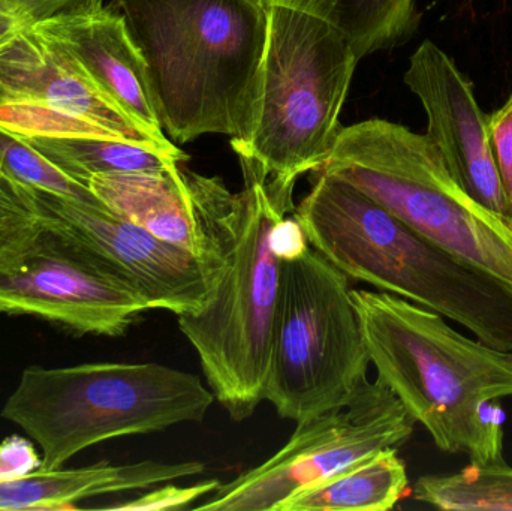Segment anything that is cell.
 <instances>
[{
  "label": "cell",
  "instance_id": "25",
  "mask_svg": "<svg viewBox=\"0 0 512 511\" xmlns=\"http://www.w3.org/2000/svg\"><path fill=\"white\" fill-rule=\"evenodd\" d=\"M42 455L33 441L11 435L0 441V482L23 479L41 470Z\"/></svg>",
  "mask_w": 512,
  "mask_h": 511
},
{
  "label": "cell",
  "instance_id": "18",
  "mask_svg": "<svg viewBox=\"0 0 512 511\" xmlns=\"http://www.w3.org/2000/svg\"><path fill=\"white\" fill-rule=\"evenodd\" d=\"M63 173L87 185L99 174L161 171L188 161L179 147L96 137L24 138Z\"/></svg>",
  "mask_w": 512,
  "mask_h": 511
},
{
  "label": "cell",
  "instance_id": "1",
  "mask_svg": "<svg viewBox=\"0 0 512 511\" xmlns=\"http://www.w3.org/2000/svg\"><path fill=\"white\" fill-rule=\"evenodd\" d=\"M378 378L439 450L471 462L504 461L512 351L471 339L432 309L385 291L352 290Z\"/></svg>",
  "mask_w": 512,
  "mask_h": 511
},
{
  "label": "cell",
  "instance_id": "2",
  "mask_svg": "<svg viewBox=\"0 0 512 511\" xmlns=\"http://www.w3.org/2000/svg\"><path fill=\"white\" fill-rule=\"evenodd\" d=\"M146 60L165 134L243 138L267 32L264 0H111Z\"/></svg>",
  "mask_w": 512,
  "mask_h": 511
},
{
  "label": "cell",
  "instance_id": "11",
  "mask_svg": "<svg viewBox=\"0 0 512 511\" xmlns=\"http://www.w3.org/2000/svg\"><path fill=\"white\" fill-rule=\"evenodd\" d=\"M12 186L41 221L71 237L99 266L137 293L150 311H167L179 318L198 314L212 299L224 260H203L164 242L101 200L77 201Z\"/></svg>",
  "mask_w": 512,
  "mask_h": 511
},
{
  "label": "cell",
  "instance_id": "19",
  "mask_svg": "<svg viewBox=\"0 0 512 511\" xmlns=\"http://www.w3.org/2000/svg\"><path fill=\"white\" fill-rule=\"evenodd\" d=\"M414 498L444 511H512V468L504 459L423 476L415 483Z\"/></svg>",
  "mask_w": 512,
  "mask_h": 511
},
{
  "label": "cell",
  "instance_id": "5",
  "mask_svg": "<svg viewBox=\"0 0 512 511\" xmlns=\"http://www.w3.org/2000/svg\"><path fill=\"white\" fill-rule=\"evenodd\" d=\"M243 188L231 192L216 177L212 218L224 269L203 311L179 317L215 399L234 422L254 416L264 401L282 264L271 230L289 215L273 203L265 177L240 162Z\"/></svg>",
  "mask_w": 512,
  "mask_h": 511
},
{
  "label": "cell",
  "instance_id": "17",
  "mask_svg": "<svg viewBox=\"0 0 512 511\" xmlns=\"http://www.w3.org/2000/svg\"><path fill=\"white\" fill-rule=\"evenodd\" d=\"M409 491L405 462L397 449H385L295 492L276 511H388Z\"/></svg>",
  "mask_w": 512,
  "mask_h": 511
},
{
  "label": "cell",
  "instance_id": "4",
  "mask_svg": "<svg viewBox=\"0 0 512 511\" xmlns=\"http://www.w3.org/2000/svg\"><path fill=\"white\" fill-rule=\"evenodd\" d=\"M292 216L307 242L349 279L444 315L512 351V290L400 221L337 177L316 171Z\"/></svg>",
  "mask_w": 512,
  "mask_h": 511
},
{
  "label": "cell",
  "instance_id": "7",
  "mask_svg": "<svg viewBox=\"0 0 512 511\" xmlns=\"http://www.w3.org/2000/svg\"><path fill=\"white\" fill-rule=\"evenodd\" d=\"M318 171L512 290V222L466 192L427 134L384 119L340 126Z\"/></svg>",
  "mask_w": 512,
  "mask_h": 511
},
{
  "label": "cell",
  "instance_id": "20",
  "mask_svg": "<svg viewBox=\"0 0 512 511\" xmlns=\"http://www.w3.org/2000/svg\"><path fill=\"white\" fill-rule=\"evenodd\" d=\"M337 14L360 60L409 41L421 18L417 0H345Z\"/></svg>",
  "mask_w": 512,
  "mask_h": 511
},
{
  "label": "cell",
  "instance_id": "14",
  "mask_svg": "<svg viewBox=\"0 0 512 511\" xmlns=\"http://www.w3.org/2000/svg\"><path fill=\"white\" fill-rule=\"evenodd\" d=\"M215 177L182 164L161 171L99 174L90 191L117 215L207 261L224 260L212 219Z\"/></svg>",
  "mask_w": 512,
  "mask_h": 511
},
{
  "label": "cell",
  "instance_id": "26",
  "mask_svg": "<svg viewBox=\"0 0 512 511\" xmlns=\"http://www.w3.org/2000/svg\"><path fill=\"white\" fill-rule=\"evenodd\" d=\"M271 248L280 261L295 260L310 248L306 234L294 216L276 222L271 230Z\"/></svg>",
  "mask_w": 512,
  "mask_h": 511
},
{
  "label": "cell",
  "instance_id": "9",
  "mask_svg": "<svg viewBox=\"0 0 512 511\" xmlns=\"http://www.w3.org/2000/svg\"><path fill=\"white\" fill-rule=\"evenodd\" d=\"M415 425L382 383L367 381L351 404L297 423L288 443L258 467L221 483L204 503L207 511H276L295 492L385 449L405 446Z\"/></svg>",
  "mask_w": 512,
  "mask_h": 511
},
{
  "label": "cell",
  "instance_id": "28",
  "mask_svg": "<svg viewBox=\"0 0 512 511\" xmlns=\"http://www.w3.org/2000/svg\"><path fill=\"white\" fill-rule=\"evenodd\" d=\"M32 26V20L15 3L0 0V57Z\"/></svg>",
  "mask_w": 512,
  "mask_h": 511
},
{
  "label": "cell",
  "instance_id": "13",
  "mask_svg": "<svg viewBox=\"0 0 512 511\" xmlns=\"http://www.w3.org/2000/svg\"><path fill=\"white\" fill-rule=\"evenodd\" d=\"M427 116V137L435 143L463 188L481 206L512 222V204L502 185L474 84L435 42L424 41L403 77Z\"/></svg>",
  "mask_w": 512,
  "mask_h": 511
},
{
  "label": "cell",
  "instance_id": "8",
  "mask_svg": "<svg viewBox=\"0 0 512 511\" xmlns=\"http://www.w3.org/2000/svg\"><path fill=\"white\" fill-rule=\"evenodd\" d=\"M280 264L264 401L300 423L351 404L372 362L348 276L312 246Z\"/></svg>",
  "mask_w": 512,
  "mask_h": 511
},
{
  "label": "cell",
  "instance_id": "16",
  "mask_svg": "<svg viewBox=\"0 0 512 511\" xmlns=\"http://www.w3.org/2000/svg\"><path fill=\"white\" fill-rule=\"evenodd\" d=\"M203 462L143 461L90 465L72 470L36 471L23 479L0 482V510H75V503L102 495L149 491L156 486L201 476Z\"/></svg>",
  "mask_w": 512,
  "mask_h": 511
},
{
  "label": "cell",
  "instance_id": "21",
  "mask_svg": "<svg viewBox=\"0 0 512 511\" xmlns=\"http://www.w3.org/2000/svg\"><path fill=\"white\" fill-rule=\"evenodd\" d=\"M0 177L26 188L77 201L99 200L89 186L63 173L32 144L0 128Z\"/></svg>",
  "mask_w": 512,
  "mask_h": 511
},
{
  "label": "cell",
  "instance_id": "24",
  "mask_svg": "<svg viewBox=\"0 0 512 511\" xmlns=\"http://www.w3.org/2000/svg\"><path fill=\"white\" fill-rule=\"evenodd\" d=\"M489 137L502 185L512 204V93L501 108L489 114Z\"/></svg>",
  "mask_w": 512,
  "mask_h": 511
},
{
  "label": "cell",
  "instance_id": "6",
  "mask_svg": "<svg viewBox=\"0 0 512 511\" xmlns=\"http://www.w3.org/2000/svg\"><path fill=\"white\" fill-rule=\"evenodd\" d=\"M213 401L200 377L158 363L29 366L0 416L38 444L41 470L54 471L104 441L203 422Z\"/></svg>",
  "mask_w": 512,
  "mask_h": 511
},
{
  "label": "cell",
  "instance_id": "10",
  "mask_svg": "<svg viewBox=\"0 0 512 511\" xmlns=\"http://www.w3.org/2000/svg\"><path fill=\"white\" fill-rule=\"evenodd\" d=\"M147 311L137 293L39 218L29 233L0 249L2 314L33 315L80 335L114 338Z\"/></svg>",
  "mask_w": 512,
  "mask_h": 511
},
{
  "label": "cell",
  "instance_id": "3",
  "mask_svg": "<svg viewBox=\"0 0 512 511\" xmlns=\"http://www.w3.org/2000/svg\"><path fill=\"white\" fill-rule=\"evenodd\" d=\"M345 0H264L267 32L251 129L231 146L294 212L295 183L327 161L360 62L340 27Z\"/></svg>",
  "mask_w": 512,
  "mask_h": 511
},
{
  "label": "cell",
  "instance_id": "23",
  "mask_svg": "<svg viewBox=\"0 0 512 511\" xmlns=\"http://www.w3.org/2000/svg\"><path fill=\"white\" fill-rule=\"evenodd\" d=\"M38 218L12 183L0 177V249L11 245L35 227Z\"/></svg>",
  "mask_w": 512,
  "mask_h": 511
},
{
  "label": "cell",
  "instance_id": "15",
  "mask_svg": "<svg viewBox=\"0 0 512 511\" xmlns=\"http://www.w3.org/2000/svg\"><path fill=\"white\" fill-rule=\"evenodd\" d=\"M32 27L71 54L99 89L156 143L174 144L162 129L146 60L116 8L78 9Z\"/></svg>",
  "mask_w": 512,
  "mask_h": 511
},
{
  "label": "cell",
  "instance_id": "27",
  "mask_svg": "<svg viewBox=\"0 0 512 511\" xmlns=\"http://www.w3.org/2000/svg\"><path fill=\"white\" fill-rule=\"evenodd\" d=\"M11 2L15 3L35 24L66 12L104 5L105 0H11Z\"/></svg>",
  "mask_w": 512,
  "mask_h": 511
},
{
  "label": "cell",
  "instance_id": "12",
  "mask_svg": "<svg viewBox=\"0 0 512 511\" xmlns=\"http://www.w3.org/2000/svg\"><path fill=\"white\" fill-rule=\"evenodd\" d=\"M0 128L21 138L96 137L156 143L59 45L30 27L0 57Z\"/></svg>",
  "mask_w": 512,
  "mask_h": 511
},
{
  "label": "cell",
  "instance_id": "22",
  "mask_svg": "<svg viewBox=\"0 0 512 511\" xmlns=\"http://www.w3.org/2000/svg\"><path fill=\"white\" fill-rule=\"evenodd\" d=\"M221 485L219 480H206L192 486L167 485L158 489H149L143 497L135 498L125 504L111 506L114 510L128 511H162V510H185L198 500L209 497L212 492Z\"/></svg>",
  "mask_w": 512,
  "mask_h": 511
}]
</instances>
